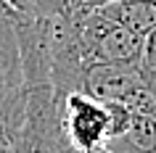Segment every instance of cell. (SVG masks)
<instances>
[{
    "mask_svg": "<svg viewBox=\"0 0 156 153\" xmlns=\"http://www.w3.org/2000/svg\"><path fill=\"white\" fill-rule=\"evenodd\" d=\"M106 148L111 153H156V113H132L127 129Z\"/></svg>",
    "mask_w": 156,
    "mask_h": 153,
    "instance_id": "cell-7",
    "label": "cell"
},
{
    "mask_svg": "<svg viewBox=\"0 0 156 153\" xmlns=\"http://www.w3.org/2000/svg\"><path fill=\"white\" fill-rule=\"evenodd\" d=\"M103 3H111V0H93V3H90V8H98V5H103Z\"/></svg>",
    "mask_w": 156,
    "mask_h": 153,
    "instance_id": "cell-13",
    "label": "cell"
},
{
    "mask_svg": "<svg viewBox=\"0 0 156 153\" xmlns=\"http://www.w3.org/2000/svg\"><path fill=\"white\" fill-rule=\"evenodd\" d=\"M77 40L85 64H140L143 37L111 21L98 8L77 11Z\"/></svg>",
    "mask_w": 156,
    "mask_h": 153,
    "instance_id": "cell-2",
    "label": "cell"
},
{
    "mask_svg": "<svg viewBox=\"0 0 156 153\" xmlns=\"http://www.w3.org/2000/svg\"><path fill=\"white\" fill-rule=\"evenodd\" d=\"M82 92L101 103L124 106L132 113H156V71L140 64H90Z\"/></svg>",
    "mask_w": 156,
    "mask_h": 153,
    "instance_id": "cell-1",
    "label": "cell"
},
{
    "mask_svg": "<svg viewBox=\"0 0 156 153\" xmlns=\"http://www.w3.org/2000/svg\"><path fill=\"white\" fill-rule=\"evenodd\" d=\"M13 11H21V13H40V16H53V13H64V11H72L69 3L64 0H8Z\"/></svg>",
    "mask_w": 156,
    "mask_h": 153,
    "instance_id": "cell-8",
    "label": "cell"
},
{
    "mask_svg": "<svg viewBox=\"0 0 156 153\" xmlns=\"http://www.w3.org/2000/svg\"><path fill=\"white\" fill-rule=\"evenodd\" d=\"M8 145H11V129L0 124V153H8Z\"/></svg>",
    "mask_w": 156,
    "mask_h": 153,
    "instance_id": "cell-10",
    "label": "cell"
},
{
    "mask_svg": "<svg viewBox=\"0 0 156 153\" xmlns=\"http://www.w3.org/2000/svg\"><path fill=\"white\" fill-rule=\"evenodd\" d=\"M98 11L140 37H146L156 26V0H111L98 5Z\"/></svg>",
    "mask_w": 156,
    "mask_h": 153,
    "instance_id": "cell-6",
    "label": "cell"
},
{
    "mask_svg": "<svg viewBox=\"0 0 156 153\" xmlns=\"http://www.w3.org/2000/svg\"><path fill=\"white\" fill-rule=\"evenodd\" d=\"M11 11H13V8H11L8 0H0V16H5V13H11Z\"/></svg>",
    "mask_w": 156,
    "mask_h": 153,
    "instance_id": "cell-12",
    "label": "cell"
},
{
    "mask_svg": "<svg viewBox=\"0 0 156 153\" xmlns=\"http://www.w3.org/2000/svg\"><path fill=\"white\" fill-rule=\"evenodd\" d=\"M27 79L21 66V50L13 26V11L0 16V124L13 129L21 124L27 108Z\"/></svg>",
    "mask_w": 156,
    "mask_h": 153,
    "instance_id": "cell-5",
    "label": "cell"
},
{
    "mask_svg": "<svg viewBox=\"0 0 156 153\" xmlns=\"http://www.w3.org/2000/svg\"><path fill=\"white\" fill-rule=\"evenodd\" d=\"M143 66L156 71V26L143 37Z\"/></svg>",
    "mask_w": 156,
    "mask_h": 153,
    "instance_id": "cell-9",
    "label": "cell"
},
{
    "mask_svg": "<svg viewBox=\"0 0 156 153\" xmlns=\"http://www.w3.org/2000/svg\"><path fill=\"white\" fill-rule=\"evenodd\" d=\"M8 153H74L61 135L58 100L50 87H32L27 92L24 119L11 135Z\"/></svg>",
    "mask_w": 156,
    "mask_h": 153,
    "instance_id": "cell-4",
    "label": "cell"
},
{
    "mask_svg": "<svg viewBox=\"0 0 156 153\" xmlns=\"http://www.w3.org/2000/svg\"><path fill=\"white\" fill-rule=\"evenodd\" d=\"M58 121L66 145L74 153H93L106 148L114 135V113L106 103L77 90L58 100Z\"/></svg>",
    "mask_w": 156,
    "mask_h": 153,
    "instance_id": "cell-3",
    "label": "cell"
},
{
    "mask_svg": "<svg viewBox=\"0 0 156 153\" xmlns=\"http://www.w3.org/2000/svg\"><path fill=\"white\" fill-rule=\"evenodd\" d=\"M93 153H111L108 148H98V151H93Z\"/></svg>",
    "mask_w": 156,
    "mask_h": 153,
    "instance_id": "cell-14",
    "label": "cell"
},
{
    "mask_svg": "<svg viewBox=\"0 0 156 153\" xmlns=\"http://www.w3.org/2000/svg\"><path fill=\"white\" fill-rule=\"evenodd\" d=\"M64 3H69L72 8H90L93 0H64Z\"/></svg>",
    "mask_w": 156,
    "mask_h": 153,
    "instance_id": "cell-11",
    "label": "cell"
}]
</instances>
